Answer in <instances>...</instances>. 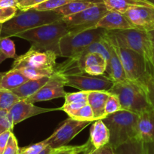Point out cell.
<instances>
[{"mask_svg": "<svg viewBox=\"0 0 154 154\" xmlns=\"http://www.w3.org/2000/svg\"><path fill=\"white\" fill-rule=\"evenodd\" d=\"M57 57V54L52 51L31 47L26 53L14 59L12 69L20 71L29 79L51 77L55 73Z\"/></svg>", "mask_w": 154, "mask_h": 154, "instance_id": "obj_1", "label": "cell"}, {"mask_svg": "<svg viewBox=\"0 0 154 154\" xmlns=\"http://www.w3.org/2000/svg\"><path fill=\"white\" fill-rule=\"evenodd\" d=\"M69 32L63 20L42 25L18 33L19 37L28 41L32 48L41 51H50L60 56L59 44L62 37Z\"/></svg>", "mask_w": 154, "mask_h": 154, "instance_id": "obj_2", "label": "cell"}, {"mask_svg": "<svg viewBox=\"0 0 154 154\" xmlns=\"http://www.w3.org/2000/svg\"><path fill=\"white\" fill-rule=\"evenodd\" d=\"M62 17L54 11H37L30 8L26 11L18 9L14 17L1 26V37L11 38L28 29L61 20Z\"/></svg>", "mask_w": 154, "mask_h": 154, "instance_id": "obj_3", "label": "cell"}, {"mask_svg": "<svg viewBox=\"0 0 154 154\" xmlns=\"http://www.w3.org/2000/svg\"><path fill=\"white\" fill-rule=\"evenodd\" d=\"M138 116L130 111L119 110L102 119L109 131V144L115 149L128 140L137 138Z\"/></svg>", "mask_w": 154, "mask_h": 154, "instance_id": "obj_4", "label": "cell"}, {"mask_svg": "<svg viewBox=\"0 0 154 154\" xmlns=\"http://www.w3.org/2000/svg\"><path fill=\"white\" fill-rule=\"evenodd\" d=\"M113 45L122 62L127 80L137 84L146 91L149 79L154 76L152 65L138 53Z\"/></svg>", "mask_w": 154, "mask_h": 154, "instance_id": "obj_5", "label": "cell"}, {"mask_svg": "<svg viewBox=\"0 0 154 154\" xmlns=\"http://www.w3.org/2000/svg\"><path fill=\"white\" fill-rule=\"evenodd\" d=\"M106 38L119 48H128L143 56L152 65V45L148 32L137 29L107 31Z\"/></svg>", "mask_w": 154, "mask_h": 154, "instance_id": "obj_6", "label": "cell"}, {"mask_svg": "<svg viewBox=\"0 0 154 154\" xmlns=\"http://www.w3.org/2000/svg\"><path fill=\"white\" fill-rule=\"evenodd\" d=\"M109 92L117 96L122 109L124 110L140 115L145 111L152 109L146 91L140 85L131 81L115 82Z\"/></svg>", "mask_w": 154, "mask_h": 154, "instance_id": "obj_7", "label": "cell"}, {"mask_svg": "<svg viewBox=\"0 0 154 154\" xmlns=\"http://www.w3.org/2000/svg\"><path fill=\"white\" fill-rule=\"evenodd\" d=\"M107 31L100 28L87 29L76 33L69 32L62 37L59 44L60 57L72 58L94 42L101 40Z\"/></svg>", "mask_w": 154, "mask_h": 154, "instance_id": "obj_8", "label": "cell"}, {"mask_svg": "<svg viewBox=\"0 0 154 154\" xmlns=\"http://www.w3.org/2000/svg\"><path fill=\"white\" fill-rule=\"evenodd\" d=\"M103 3H98L79 13L62 18L70 33L96 28L99 20L107 13Z\"/></svg>", "mask_w": 154, "mask_h": 154, "instance_id": "obj_9", "label": "cell"}, {"mask_svg": "<svg viewBox=\"0 0 154 154\" xmlns=\"http://www.w3.org/2000/svg\"><path fill=\"white\" fill-rule=\"evenodd\" d=\"M65 86H70L83 91H109L115 82L105 75L75 74L63 75Z\"/></svg>", "mask_w": 154, "mask_h": 154, "instance_id": "obj_10", "label": "cell"}, {"mask_svg": "<svg viewBox=\"0 0 154 154\" xmlns=\"http://www.w3.org/2000/svg\"><path fill=\"white\" fill-rule=\"evenodd\" d=\"M91 122L80 121L69 117L54 131L51 136L44 140V142L50 147L55 148L66 146L71 140L82 130L86 128Z\"/></svg>", "mask_w": 154, "mask_h": 154, "instance_id": "obj_11", "label": "cell"}, {"mask_svg": "<svg viewBox=\"0 0 154 154\" xmlns=\"http://www.w3.org/2000/svg\"><path fill=\"white\" fill-rule=\"evenodd\" d=\"M64 87L65 82L63 75L54 73L36 93L23 100L35 103L36 102L47 101L59 97H64L67 94L65 91Z\"/></svg>", "mask_w": 154, "mask_h": 154, "instance_id": "obj_12", "label": "cell"}, {"mask_svg": "<svg viewBox=\"0 0 154 154\" xmlns=\"http://www.w3.org/2000/svg\"><path fill=\"white\" fill-rule=\"evenodd\" d=\"M123 14L134 29L145 32L154 29V7L135 6Z\"/></svg>", "mask_w": 154, "mask_h": 154, "instance_id": "obj_13", "label": "cell"}, {"mask_svg": "<svg viewBox=\"0 0 154 154\" xmlns=\"http://www.w3.org/2000/svg\"><path fill=\"white\" fill-rule=\"evenodd\" d=\"M56 110H60V108L48 109V108L39 107L35 106L34 103L26 101L23 99L18 100L8 109L14 125H16L20 122H23L35 116Z\"/></svg>", "mask_w": 154, "mask_h": 154, "instance_id": "obj_14", "label": "cell"}, {"mask_svg": "<svg viewBox=\"0 0 154 154\" xmlns=\"http://www.w3.org/2000/svg\"><path fill=\"white\" fill-rule=\"evenodd\" d=\"M137 138L146 143H154V109H150L138 116Z\"/></svg>", "mask_w": 154, "mask_h": 154, "instance_id": "obj_15", "label": "cell"}, {"mask_svg": "<svg viewBox=\"0 0 154 154\" xmlns=\"http://www.w3.org/2000/svg\"><path fill=\"white\" fill-rule=\"evenodd\" d=\"M96 28H100L106 31H112L133 29V26L123 14L116 11H108L99 20Z\"/></svg>", "mask_w": 154, "mask_h": 154, "instance_id": "obj_16", "label": "cell"}, {"mask_svg": "<svg viewBox=\"0 0 154 154\" xmlns=\"http://www.w3.org/2000/svg\"><path fill=\"white\" fill-rule=\"evenodd\" d=\"M108 42H109V59L106 63V69L108 77L110 78L114 82H123V81L127 80L123 70V67H122V62L119 59L116 49L109 40H108Z\"/></svg>", "mask_w": 154, "mask_h": 154, "instance_id": "obj_17", "label": "cell"}, {"mask_svg": "<svg viewBox=\"0 0 154 154\" xmlns=\"http://www.w3.org/2000/svg\"><path fill=\"white\" fill-rule=\"evenodd\" d=\"M109 131L102 119L94 121L90 128V142L94 148H100L109 143Z\"/></svg>", "mask_w": 154, "mask_h": 154, "instance_id": "obj_18", "label": "cell"}, {"mask_svg": "<svg viewBox=\"0 0 154 154\" xmlns=\"http://www.w3.org/2000/svg\"><path fill=\"white\" fill-rule=\"evenodd\" d=\"M110 94L109 91H90L88 94V103L94 113V121L106 117L105 105Z\"/></svg>", "mask_w": 154, "mask_h": 154, "instance_id": "obj_19", "label": "cell"}, {"mask_svg": "<svg viewBox=\"0 0 154 154\" xmlns=\"http://www.w3.org/2000/svg\"><path fill=\"white\" fill-rule=\"evenodd\" d=\"M29 80L20 71L11 68L7 72H0V88L12 91Z\"/></svg>", "mask_w": 154, "mask_h": 154, "instance_id": "obj_20", "label": "cell"}, {"mask_svg": "<svg viewBox=\"0 0 154 154\" xmlns=\"http://www.w3.org/2000/svg\"><path fill=\"white\" fill-rule=\"evenodd\" d=\"M103 4L108 11L124 14L128 9L135 6L154 7L153 4L146 0H103Z\"/></svg>", "mask_w": 154, "mask_h": 154, "instance_id": "obj_21", "label": "cell"}, {"mask_svg": "<svg viewBox=\"0 0 154 154\" xmlns=\"http://www.w3.org/2000/svg\"><path fill=\"white\" fill-rule=\"evenodd\" d=\"M51 77H43L39 79H29L17 88L12 90V92L20 99H26L36 93Z\"/></svg>", "mask_w": 154, "mask_h": 154, "instance_id": "obj_22", "label": "cell"}, {"mask_svg": "<svg viewBox=\"0 0 154 154\" xmlns=\"http://www.w3.org/2000/svg\"><path fill=\"white\" fill-rule=\"evenodd\" d=\"M96 4L98 3H93L85 0H73L60 8L54 10V11H55L62 18H63V17H69V16L81 12L90 7L94 6Z\"/></svg>", "mask_w": 154, "mask_h": 154, "instance_id": "obj_23", "label": "cell"}, {"mask_svg": "<svg viewBox=\"0 0 154 154\" xmlns=\"http://www.w3.org/2000/svg\"><path fill=\"white\" fill-rule=\"evenodd\" d=\"M116 154H149L147 144L138 138L128 140L115 148Z\"/></svg>", "mask_w": 154, "mask_h": 154, "instance_id": "obj_24", "label": "cell"}, {"mask_svg": "<svg viewBox=\"0 0 154 154\" xmlns=\"http://www.w3.org/2000/svg\"><path fill=\"white\" fill-rule=\"evenodd\" d=\"M1 26L2 24H0V64L6 59L17 57L14 42L10 38L1 37Z\"/></svg>", "mask_w": 154, "mask_h": 154, "instance_id": "obj_25", "label": "cell"}, {"mask_svg": "<svg viewBox=\"0 0 154 154\" xmlns=\"http://www.w3.org/2000/svg\"><path fill=\"white\" fill-rule=\"evenodd\" d=\"M20 100V98L11 91L0 88V109H9L14 103Z\"/></svg>", "mask_w": 154, "mask_h": 154, "instance_id": "obj_26", "label": "cell"}, {"mask_svg": "<svg viewBox=\"0 0 154 154\" xmlns=\"http://www.w3.org/2000/svg\"><path fill=\"white\" fill-rule=\"evenodd\" d=\"M91 146L90 140L86 142L85 143L78 146H63L61 147L55 148L53 149L51 154H68V153H80V152H85L88 150Z\"/></svg>", "mask_w": 154, "mask_h": 154, "instance_id": "obj_27", "label": "cell"}, {"mask_svg": "<svg viewBox=\"0 0 154 154\" xmlns=\"http://www.w3.org/2000/svg\"><path fill=\"white\" fill-rule=\"evenodd\" d=\"M72 1L73 0H47L32 8L37 11H54Z\"/></svg>", "mask_w": 154, "mask_h": 154, "instance_id": "obj_28", "label": "cell"}, {"mask_svg": "<svg viewBox=\"0 0 154 154\" xmlns=\"http://www.w3.org/2000/svg\"><path fill=\"white\" fill-rule=\"evenodd\" d=\"M71 118L80 121H88V122L94 121L92 109L88 103H85L82 108L75 112L72 116H71Z\"/></svg>", "mask_w": 154, "mask_h": 154, "instance_id": "obj_29", "label": "cell"}, {"mask_svg": "<svg viewBox=\"0 0 154 154\" xmlns=\"http://www.w3.org/2000/svg\"><path fill=\"white\" fill-rule=\"evenodd\" d=\"M14 126L8 109H0V134L7 131H12Z\"/></svg>", "mask_w": 154, "mask_h": 154, "instance_id": "obj_30", "label": "cell"}, {"mask_svg": "<svg viewBox=\"0 0 154 154\" xmlns=\"http://www.w3.org/2000/svg\"><path fill=\"white\" fill-rule=\"evenodd\" d=\"M119 110H122V106H121L119 98L116 95L110 93L107 100H106V105H105L106 116L107 115L114 113V112H116Z\"/></svg>", "mask_w": 154, "mask_h": 154, "instance_id": "obj_31", "label": "cell"}, {"mask_svg": "<svg viewBox=\"0 0 154 154\" xmlns=\"http://www.w3.org/2000/svg\"><path fill=\"white\" fill-rule=\"evenodd\" d=\"M88 91H79L78 92L67 93L64 97V103H88Z\"/></svg>", "mask_w": 154, "mask_h": 154, "instance_id": "obj_32", "label": "cell"}, {"mask_svg": "<svg viewBox=\"0 0 154 154\" xmlns=\"http://www.w3.org/2000/svg\"><path fill=\"white\" fill-rule=\"evenodd\" d=\"M46 146L47 144L44 142V140H42V141L38 142V143L20 148L18 154H38L42 149H45Z\"/></svg>", "mask_w": 154, "mask_h": 154, "instance_id": "obj_33", "label": "cell"}, {"mask_svg": "<svg viewBox=\"0 0 154 154\" xmlns=\"http://www.w3.org/2000/svg\"><path fill=\"white\" fill-rule=\"evenodd\" d=\"M19 150H20V147L18 146V142L12 132L2 154H18Z\"/></svg>", "mask_w": 154, "mask_h": 154, "instance_id": "obj_34", "label": "cell"}, {"mask_svg": "<svg viewBox=\"0 0 154 154\" xmlns=\"http://www.w3.org/2000/svg\"><path fill=\"white\" fill-rule=\"evenodd\" d=\"M17 8H1L0 7V24L11 20L17 14Z\"/></svg>", "mask_w": 154, "mask_h": 154, "instance_id": "obj_35", "label": "cell"}, {"mask_svg": "<svg viewBox=\"0 0 154 154\" xmlns=\"http://www.w3.org/2000/svg\"><path fill=\"white\" fill-rule=\"evenodd\" d=\"M85 154H116L115 152V149L111 146L109 143L105 145L100 148H92L90 147L87 151H85Z\"/></svg>", "mask_w": 154, "mask_h": 154, "instance_id": "obj_36", "label": "cell"}, {"mask_svg": "<svg viewBox=\"0 0 154 154\" xmlns=\"http://www.w3.org/2000/svg\"><path fill=\"white\" fill-rule=\"evenodd\" d=\"M106 64L92 65V66L85 67L84 69V72H85V73L91 75H102L106 72Z\"/></svg>", "mask_w": 154, "mask_h": 154, "instance_id": "obj_37", "label": "cell"}, {"mask_svg": "<svg viewBox=\"0 0 154 154\" xmlns=\"http://www.w3.org/2000/svg\"><path fill=\"white\" fill-rule=\"evenodd\" d=\"M45 1L47 0H23L18 3L17 8L20 11H26Z\"/></svg>", "mask_w": 154, "mask_h": 154, "instance_id": "obj_38", "label": "cell"}, {"mask_svg": "<svg viewBox=\"0 0 154 154\" xmlns=\"http://www.w3.org/2000/svg\"><path fill=\"white\" fill-rule=\"evenodd\" d=\"M146 95L152 109H154V76L149 79L146 88Z\"/></svg>", "mask_w": 154, "mask_h": 154, "instance_id": "obj_39", "label": "cell"}, {"mask_svg": "<svg viewBox=\"0 0 154 154\" xmlns=\"http://www.w3.org/2000/svg\"><path fill=\"white\" fill-rule=\"evenodd\" d=\"M12 131H7L0 134V154L3 153Z\"/></svg>", "mask_w": 154, "mask_h": 154, "instance_id": "obj_40", "label": "cell"}, {"mask_svg": "<svg viewBox=\"0 0 154 154\" xmlns=\"http://www.w3.org/2000/svg\"><path fill=\"white\" fill-rule=\"evenodd\" d=\"M17 0H0L1 8H17Z\"/></svg>", "mask_w": 154, "mask_h": 154, "instance_id": "obj_41", "label": "cell"}, {"mask_svg": "<svg viewBox=\"0 0 154 154\" xmlns=\"http://www.w3.org/2000/svg\"><path fill=\"white\" fill-rule=\"evenodd\" d=\"M53 149H54L53 148L50 147L49 146H48V145H47L46 147H45V149H42L40 152H38V154H51Z\"/></svg>", "mask_w": 154, "mask_h": 154, "instance_id": "obj_42", "label": "cell"}, {"mask_svg": "<svg viewBox=\"0 0 154 154\" xmlns=\"http://www.w3.org/2000/svg\"><path fill=\"white\" fill-rule=\"evenodd\" d=\"M148 33H149V38H150L151 42H152V45H153V46H154V29H153V30L149 31V32H148Z\"/></svg>", "mask_w": 154, "mask_h": 154, "instance_id": "obj_43", "label": "cell"}, {"mask_svg": "<svg viewBox=\"0 0 154 154\" xmlns=\"http://www.w3.org/2000/svg\"><path fill=\"white\" fill-rule=\"evenodd\" d=\"M85 1H88L93 3H103V0H85Z\"/></svg>", "mask_w": 154, "mask_h": 154, "instance_id": "obj_44", "label": "cell"}, {"mask_svg": "<svg viewBox=\"0 0 154 154\" xmlns=\"http://www.w3.org/2000/svg\"><path fill=\"white\" fill-rule=\"evenodd\" d=\"M152 69H153V73H154V46L152 48Z\"/></svg>", "mask_w": 154, "mask_h": 154, "instance_id": "obj_45", "label": "cell"}, {"mask_svg": "<svg viewBox=\"0 0 154 154\" xmlns=\"http://www.w3.org/2000/svg\"><path fill=\"white\" fill-rule=\"evenodd\" d=\"M146 1H148V2H149L150 3L153 4V5H154V0H146Z\"/></svg>", "mask_w": 154, "mask_h": 154, "instance_id": "obj_46", "label": "cell"}, {"mask_svg": "<svg viewBox=\"0 0 154 154\" xmlns=\"http://www.w3.org/2000/svg\"><path fill=\"white\" fill-rule=\"evenodd\" d=\"M17 1H18V3H19V2H21V1H23V0H17Z\"/></svg>", "mask_w": 154, "mask_h": 154, "instance_id": "obj_47", "label": "cell"}, {"mask_svg": "<svg viewBox=\"0 0 154 154\" xmlns=\"http://www.w3.org/2000/svg\"><path fill=\"white\" fill-rule=\"evenodd\" d=\"M153 154H154V153H153Z\"/></svg>", "mask_w": 154, "mask_h": 154, "instance_id": "obj_48", "label": "cell"}]
</instances>
